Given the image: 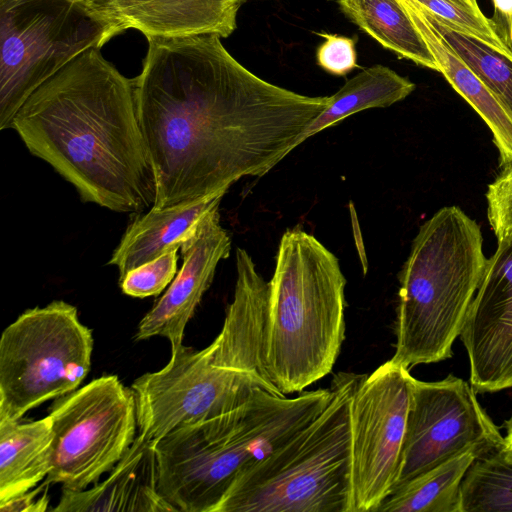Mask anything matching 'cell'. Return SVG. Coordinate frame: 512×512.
<instances>
[{
    "mask_svg": "<svg viewBox=\"0 0 512 512\" xmlns=\"http://www.w3.org/2000/svg\"><path fill=\"white\" fill-rule=\"evenodd\" d=\"M220 38L148 41L133 84L155 179L152 208L225 194L242 177L267 174L330 101L256 76Z\"/></svg>",
    "mask_w": 512,
    "mask_h": 512,
    "instance_id": "cell-1",
    "label": "cell"
},
{
    "mask_svg": "<svg viewBox=\"0 0 512 512\" xmlns=\"http://www.w3.org/2000/svg\"><path fill=\"white\" fill-rule=\"evenodd\" d=\"M31 154L84 202L119 213L152 208L155 179L139 124L133 79L91 48L39 86L12 127Z\"/></svg>",
    "mask_w": 512,
    "mask_h": 512,
    "instance_id": "cell-2",
    "label": "cell"
},
{
    "mask_svg": "<svg viewBox=\"0 0 512 512\" xmlns=\"http://www.w3.org/2000/svg\"><path fill=\"white\" fill-rule=\"evenodd\" d=\"M331 389L294 398L257 391L240 407L155 441L157 485L175 512H215L236 477L309 423Z\"/></svg>",
    "mask_w": 512,
    "mask_h": 512,
    "instance_id": "cell-3",
    "label": "cell"
},
{
    "mask_svg": "<svg viewBox=\"0 0 512 512\" xmlns=\"http://www.w3.org/2000/svg\"><path fill=\"white\" fill-rule=\"evenodd\" d=\"M268 292L265 362L284 395L332 372L345 339L346 279L338 258L301 227L282 235Z\"/></svg>",
    "mask_w": 512,
    "mask_h": 512,
    "instance_id": "cell-4",
    "label": "cell"
},
{
    "mask_svg": "<svg viewBox=\"0 0 512 512\" xmlns=\"http://www.w3.org/2000/svg\"><path fill=\"white\" fill-rule=\"evenodd\" d=\"M486 264L481 229L459 207L420 226L398 277L392 362L410 370L452 356Z\"/></svg>",
    "mask_w": 512,
    "mask_h": 512,
    "instance_id": "cell-5",
    "label": "cell"
},
{
    "mask_svg": "<svg viewBox=\"0 0 512 512\" xmlns=\"http://www.w3.org/2000/svg\"><path fill=\"white\" fill-rule=\"evenodd\" d=\"M363 374L338 372L324 409L246 467L215 512H349L350 402Z\"/></svg>",
    "mask_w": 512,
    "mask_h": 512,
    "instance_id": "cell-6",
    "label": "cell"
},
{
    "mask_svg": "<svg viewBox=\"0 0 512 512\" xmlns=\"http://www.w3.org/2000/svg\"><path fill=\"white\" fill-rule=\"evenodd\" d=\"M116 35L87 0H0V129L39 86Z\"/></svg>",
    "mask_w": 512,
    "mask_h": 512,
    "instance_id": "cell-7",
    "label": "cell"
},
{
    "mask_svg": "<svg viewBox=\"0 0 512 512\" xmlns=\"http://www.w3.org/2000/svg\"><path fill=\"white\" fill-rule=\"evenodd\" d=\"M93 337L77 308L55 300L24 311L0 339V419L20 420L80 386L91 367Z\"/></svg>",
    "mask_w": 512,
    "mask_h": 512,
    "instance_id": "cell-8",
    "label": "cell"
},
{
    "mask_svg": "<svg viewBox=\"0 0 512 512\" xmlns=\"http://www.w3.org/2000/svg\"><path fill=\"white\" fill-rule=\"evenodd\" d=\"M53 431L50 484L80 491L99 482L136 438L133 390L103 375L56 400L48 414Z\"/></svg>",
    "mask_w": 512,
    "mask_h": 512,
    "instance_id": "cell-9",
    "label": "cell"
},
{
    "mask_svg": "<svg viewBox=\"0 0 512 512\" xmlns=\"http://www.w3.org/2000/svg\"><path fill=\"white\" fill-rule=\"evenodd\" d=\"M410 370L391 360L363 374L350 402L349 512H377L400 470L411 391Z\"/></svg>",
    "mask_w": 512,
    "mask_h": 512,
    "instance_id": "cell-10",
    "label": "cell"
},
{
    "mask_svg": "<svg viewBox=\"0 0 512 512\" xmlns=\"http://www.w3.org/2000/svg\"><path fill=\"white\" fill-rule=\"evenodd\" d=\"M131 389L139 434L152 441L232 411L257 391L276 394L251 377L215 365L206 348L195 350L183 344L171 347L169 362L137 378Z\"/></svg>",
    "mask_w": 512,
    "mask_h": 512,
    "instance_id": "cell-11",
    "label": "cell"
},
{
    "mask_svg": "<svg viewBox=\"0 0 512 512\" xmlns=\"http://www.w3.org/2000/svg\"><path fill=\"white\" fill-rule=\"evenodd\" d=\"M478 446L500 449L504 437L479 403L472 385L452 374L432 382L412 376L400 470L393 492Z\"/></svg>",
    "mask_w": 512,
    "mask_h": 512,
    "instance_id": "cell-12",
    "label": "cell"
},
{
    "mask_svg": "<svg viewBox=\"0 0 512 512\" xmlns=\"http://www.w3.org/2000/svg\"><path fill=\"white\" fill-rule=\"evenodd\" d=\"M460 338L476 392L512 388V231L487 259Z\"/></svg>",
    "mask_w": 512,
    "mask_h": 512,
    "instance_id": "cell-13",
    "label": "cell"
},
{
    "mask_svg": "<svg viewBox=\"0 0 512 512\" xmlns=\"http://www.w3.org/2000/svg\"><path fill=\"white\" fill-rule=\"evenodd\" d=\"M231 250V238L220 223L219 206L190 231L180 246L183 263L166 292L138 324L136 340L154 336L183 344L187 323L209 289L217 265Z\"/></svg>",
    "mask_w": 512,
    "mask_h": 512,
    "instance_id": "cell-14",
    "label": "cell"
},
{
    "mask_svg": "<svg viewBox=\"0 0 512 512\" xmlns=\"http://www.w3.org/2000/svg\"><path fill=\"white\" fill-rule=\"evenodd\" d=\"M117 35L136 29L148 41L215 34L221 38L236 29L237 13L245 0H87Z\"/></svg>",
    "mask_w": 512,
    "mask_h": 512,
    "instance_id": "cell-15",
    "label": "cell"
},
{
    "mask_svg": "<svg viewBox=\"0 0 512 512\" xmlns=\"http://www.w3.org/2000/svg\"><path fill=\"white\" fill-rule=\"evenodd\" d=\"M55 512H175L158 491L155 441L138 434L102 482L73 491L62 488Z\"/></svg>",
    "mask_w": 512,
    "mask_h": 512,
    "instance_id": "cell-16",
    "label": "cell"
},
{
    "mask_svg": "<svg viewBox=\"0 0 512 512\" xmlns=\"http://www.w3.org/2000/svg\"><path fill=\"white\" fill-rule=\"evenodd\" d=\"M223 196L220 193L164 208H150L128 225L107 264L117 267L120 279L169 249L180 248L201 218L220 205Z\"/></svg>",
    "mask_w": 512,
    "mask_h": 512,
    "instance_id": "cell-17",
    "label": "cell"
},
{
    "mask_svg": "<svg viewBox=\"0 0 512 512\" xmlns=\"http://www.w3.org/2000/svg\"><path fill=\"white\" fill-rule=\"evenodd\" d=\"M50 416L30 422L0 419V503L34 488L51 470Z\"/></svg>",
    "mask_w": 512,
    "mask_h": 512,
    "instance_id": "cell-18",
    "label": "cell"
},
{
    "mask_svg": "<svg viewBox=\"0 0 512 512\" xmlns=\"http://www.w3.org/2000/svg\"><path fill=\"white\" fill-rule=\"evenodd\" d=\"M342 12L384 48L439 71L427 43L399 0H337Z\"/></svg>",
    "mask_w": 512,
    "mask_h": 512,
    "instance_id": "cell-19",
    "label": "cell"
},
{
    "mask_svg": "<svg viewBox=\"0 0 512 512\" xmlns=\"http://www.w3.org/2000/svg\"><path fill=\"white\" fill-rule=\"evenodd\" d=\"M415 90L408 78L383 65L356 74L332 96L327 107L310 123L300 144L346 117L369 108H384L399 102Z\"/></svg>",
    "mask_w": 512,
    "mask_h": 512,
    "instance_id": "cell-20",
    "label": "cell"
},
{
    "mask_svg": "<svg viewBox=\"0 0 512 512\" xmlns=\"http://www.w3.org/2000/svg\"><path fill=\"white\" fill-rule=\"evenodd\" d=\"M485 447L470 448L391 493L377 512H459L462 481Z\"/></svg>",
    "mask_w": 512,
    "mask_h": 512,
    "instance_id": "cell-21",
    "label": "cell"
},
{
    "mask_svg": "<svg viewBox=\"0 0 512 512\" xmlns=\"http://www.w3.org/2000/svg\"><path fill=\"white\" fill-rule=\"evenodd\" d=\"M459 512H512V453L503 447L480 456L467 471Z\"/></svg>",
    "mask_w": 512,
    "mask_h": 512,
    "instance_id": "cell-22",
    "label": "cell"
},
{
    "mask_svg": "<svg viewBox=\"0 0 512 512\" xmlns=\"http://www.w3.org/2000/svg\"><path fill=\"white\" fill-rule=\"evenodd\" d=\"M420 7L435 29L476 73L512 117V55L451 28L422 6Z\"/></svg>",
    "mask_w": 512,
    "mask_h": 512,
    "instance_id": "cell-23",
    "label": "cell"
},
{
    "mask_svg": "<svg viewBox=\"0 0 512 512\" xmlns=\"http://www.w3.org/2000/svg\"><path fill=\"white\" fill-rule=\"evenodd\" d=\"M414 1L451 28L512 55L497 36L490 18L482 13L476 0Z\"/></svg>",
    "mask_w": 512,
    "mask_h": 512,
    "instance_id": "cell-24",
    "label": "cell"
},
{
    "mask_svg": "<svg viewBox=\"0 0 512 512\" xmlns=\"http://www.w3.org/2000/svg\"><path fill=\"white\" fill-rule=\"evenodd\" d=\"M179 247H173L154 260L140 265L119 279L122 292L145 298L160 294L177 274Z\"/></svg>",
    "mask_w": 512,
    "mask_h": 512,
    "instance_id": "cell-25",
    "label": "cell"
},
{
    "mask_svg": "<svg viewBox=\"0 0 512 512\" xmlns=\"http://www.w3.org/2000/svg\"><path fill=\"white\" fill-rule=\"evenodd\" d=\"M486 199L488 220L499 240L512 231V168L503 169L488 186Z\"/></svg>",
    "mask_w": 512,
    "mask_h": 512,
    "instance_id": "cell-26",
    "label": "cell"
},
{
    "mask_svg": "<svg viewBox=\"0 0 512 512\" xmlns=\"http://www.w3.org/2000/svg\"><path fill=\"white\" fill-rule=\"evenodd\" d=\"M324 38L316 52L318 65L326 72L343 76L357 67L354 38L332 33L318 32Z\"/></svg>",
    "mask_w": 512,
    "mask_h": 512,
    "instance_id": "cell-27",
    "label": "cell"
},
{
    "mask_svg": "<svg viewBox=\"0 0 512 512\" xmlns=\"http://www.w3.org/2000/svg\"><path fill=\"white\" fill-rule=\"evenodd\" d=\"M50 483L45 480L43 484L34 490H29L21 495L0 503L2 512H44L48 510Z\"/></svg>",
    "mask_w": 512,
    "mask_h": 512,
    "instance_id": "cell-28",
    "label": "cell"
},
{
    "mask_svg": "<svg viewBox=\"0 0 512 512\" xmlns=\"http://www.w3.org/2000/svg\"><path fill=\"white\" fill-rule=\"evenodd\" d=\"M494 13L490 18L493 28L512 53V0H492Z\"/></svg>",
    "mask_w": 512,
    "mask_h": 512,
    "instance_id": "cell-29",
    "label": "cell"
},
{
    "mask_svg": "<svg viewBox=\"0 0 512 512\" xmlns=\"http://www.w3.org/2000/svg\"><path fill=\"white\" fill-rule=\"evenodd\" d=\"M503 448L512 453V415L506 421V435L504 437Z\"/></svg>",
    "mask_w": 512,
    "mask_h": 512,
    "instance_id": "cell-30",
    "label": "cell"
}]
</instances>
